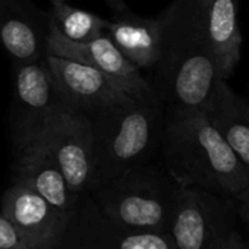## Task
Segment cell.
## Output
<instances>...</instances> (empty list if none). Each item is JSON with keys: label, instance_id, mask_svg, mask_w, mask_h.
<instances>
[{"label": "cell", "instance_id": "obj_1", "mask_svg": "<svg viewBox=\"0 0 249 249\" xmlns=\"http://www.w3.org/2000/svg\"><path fill=\"white\" fill-rule=\"evenodd\" d=\"M160 54L147 71L154 94L166 107L202 110L220 78L208 40L201 0H175L159 17Z\"/></svg>", "mask_w": 249, "mask_h": 249}, {"label": "cell", "instance_id": "obj_2", "mask_svg": "<svg viewBox=\"0 0 249 249\" xmlns=\"http://www.w3.org/2000/svg\"><path fill=\"white\" fill-rule=\"evenodd\" d=\"M160 153L179 186L236 198L249 183V172L199 108L166 107Z\"/></svg>", "mask_w": 249, "mask_h": 249}, {"label": "cell", "instance_id": "obj_3", "mask_svg": "<svg viewBox=\"0 0 249 249\" xmlns=\"http://www.w3.org/2000/svg\"><path fill=\"white\" fill-rule=\"evenodd\" d=\"M166 106L153 92L89 116L94 132L91 189L131 169L154 161L160 153Z\"/></svg>", "mask_w": 249, "mask_h": 249}, {"label": "cell", "instance_id": "obj_4", "mask_svg": "<svg viewBox=\"0 0 249 249\" xmlns=\"http://www.w3.org/2000/svg\"><path fill=\"white\" fill-rule=\"evenodd\" d=\"M179 185L154 161L128 170L88 192L114 224L134 233H170Z\"/></svg>", "mask_w": 249, "mask_h": 249}, {"label": "cell", "instance_id": "obj_5", "mask_svg": "<svg viewBox=\"0 0 249 249\" xmlns=\"http://www.w3.org/2000/svg\"><path fill=\"white\" fill-rule=\"evenodd\" d=\"M236 218L234 198L179 186L170 234L176 249H224Z\"/></svg>", "mask_w": 249, "mask_h": 249}, {"label": "cell", "instance_id": "obj_6", "mask_svg": "<svg viewBox=\"0 0 249 249\" xmlns=\"http://www.w3.org/2000/svg\"><path fill=\"white\" fill-rule=\"evenodd\" d=\"M41 141L59 164L69 189L89 192L94 170V132L88 114L60 103L46 123Z\"/></svg>", "mask_w": 249, "mask_h": 249}, {"label": "cell", "instance_id": "obj_7", "mask_svg": "<svg viewBox=\"0 0 249 249\" xmlns=\"http://www.w3.org/2000/svg\"><path fill=\"white\" fill-rule=\"evenodd\" d=\"M63 103L46 60L14 62L9 135L12 150L41 138L49 116Z\"/></svg>", "mask_w": 249, "mask_h": 249}, {"label": "cell", "instance_id": "obj_8", "mask_svg": "<svg viewBox=\"0 0 249 249\" xmlns=\"http://www.w3.org/2000/svg\"><path fill=\"white\" fill-rule=\"evenodd\" d=\"M59 249H176L170 233H134L110 221L87 192L76 196Z\"/></svg>", "mask_w": 249, "mask_h": 249}, {"label": "cell", "instance_id": "obj_9", "mask_svg": "<svg viewBox=\"0 0 249 249\" xmlns=\"http://www.w3.org/2000/svg\"><path fill=\"white\" fill-rule=\"evenodd\" d=\"M44 60L62 101L88 116L131 98L108 76L92 66L54 54H46Z\"/></svg>", "mask_w": 249, "mask_h": 249}, {"label": "cell", "instance_id": "obj_10", "mask_svg": "<svg viewBox=\"0 0 249 249\" xmlns=\"http://www.w3.org/2000/svg\"><path fill=\"white\" fill-rule=\"evenodd\" d=\"M47 54L78 60L95 68L131 97H144L154 92L142 71L122 54L107 34L91 41L76 43L65 38L50 25Z\"/></svg>", "mask_w": 249, "mask_h": 249}, {"label": "cell", "instance_id": "obj_11", "mask_svg": "<svg viewBox=\"0 0 249 249\" xmlns=\"http://www.w3.org/2000/svg\"><path fill=\"white\" fill-rule=\"evenodd\" d=\"M2 213L31 249H59L68 215L21 182H12L2 196Z\"/></svg>", "mask_w": 249, "mask_h": 249}, {"label": "cell", "instance_id": "obj_12", "mask_svg": "<svg viewBox=\"0 0 249 249\" xmlns=\"http://www.w3.org/2000/svg\"><path fill=\"white\" fill-rule=\"evenodd\" d=\"M50 14L33 0H0V46L14 62H36L47 54Z\"/></svg>", "mask_w": 249, "mask_h": 249}, {"label": "cell", "instance_id": "obj_13", "mask_svg": "<svg viewBox=\"0 0 249 249\" xmlns=\"http://www.w3.org/2000/svg\"><path fill=\"white\" fill-rule=\"evenodd\" d=\"M12 182H21L44 196L56 210L69 215L76 195L69 189L68 182L41 141L31 142L12 150Z\"/></svg>", "mask_w": 249, "mask_h": 249}, {"label": "cell", "instance_id": "obj_14", "mask_svg": "<svg viewBox=\"0 0 249 249\" xmlns=\"http://www.w3.org/2000/svg\"><path fill=\"white\" fill-rule=\"evenodd\" d=\"M208 122L249 172V104L218 79L202 108Z\"/></svg>", "mask_w": 249, "mask_h": 249}, {"label": "cell", "instance_id": "obj_15", "mask_svg": "<svg viewBox=\"0 0 249 249\" xmlns=\"http://www.w3.org/2000/svg\"><path fill=\"white\" fill-rule=\"evenodd\" d=\"M106 34L140 71H148L159 59L161 40L160 18H142L129 9L107 19Z\"/></svg>", "mask_w": 249, "mask_h": 249}, {"label": "cell", "instance_id": "obj_16", "mask_svg": "<svg viewBox=\"0 0 249 249\" xmlns=\"http://www.w3.org/2000/svg\"><path fill=\"white\" fill-rule=\"evenodd\" d=\"M205 28L221 79L233 75L240 60L242 34L237 21V0H201Z\"/></svg>", "mask_w": 249, "mask_h": 249}, {"label": "cell", "instance_id": "obj_17", "mask_svg": "<svg viewBox=\"0 0 249 249\" xmlns=\"http://www.w3.org/2000/svg\"><path fill=\"white\" fill-rule=\"evenodd\" d=\"M49 14L50 25L71 41L85 43L106 34L107 19H103L88 11L71 6L66 2L53 5Z\"/></svg>", "mask_w": 249, "mask_h": 249}, {"label": "cell", "instance_id": "obj_18", "mask_svg": "<svg viewBox=\"0 0 249 249\" xmlns=\"http://www.w3.org/2000/svg\"><path fill=\"white\" fill-rule=\"evenodd\" d=\"M0 249H31L2 213H0Z\"/></svg>", "mask_w": 249, "mask_h": 249}, {"label": "cell", "instance_id": "obj_19", "mask_svg": "<svg viewBox=\"0 0 249 249\" xmlns=\"http://www.w3.org/2000/svg\"><path fill=\"white\" fill-rule=\"evenodd\" d=\"M234 199H236V213H237V218H239L240 221L249 220V183L246 185V188H245Z\"/></svg>", "mask_w": 249, "mask_h": 249}, {"label": "cell", "instance_id": "obj_20", "mask_svg": "<svg viewBox=\"0 0 249 249\" xmlns=\"http://www.w3.org/2000/svg\"><path fill=\"white\" fill-rule=\"evenodd\" d=\"M224 249H249V240L245 239L236 227H233L226 237Z\"/></svg>", "mask_w": 249, "mask_h": 249}, {"label": "cell", "instance_id": "obj_21", "mask_svg": "<svg viewBox=\"0 0 249 249\" xmlns=\"http://www.w3.org/2000/svg\"><path fill=\"white\" fill-rule=\"evenodd\" d=\"M60 2H65V0H52V5H56V3H60ZM104 2L113 9L114 14L128 11V6H126V3L123 2V0H104Z\"/></svg>", "mask_w": 249, "mask_h": 249}, {"label": "cell", "instance_id": "obj_22", "mask_svg": "<svg viewBox=\"0 0 249 249\" xmlns=\"http://www.w3.org/2000/svg\"><path fill=\"white\" fill-rule=\"evenodd\" d=\"M242 223H243V226H245V230H246V236H248V240H249V220H243Z\"/></svg>", "mask_w": 249, "mask_h": 249}, {"label": "cell", "instance_id": "obj_23", "mask_svg": "<svg viewBox=\"0 0 249 249\" xmlns=\"http://www.w3.org/2000/svg\"><path fill=\"white\" fill-rule=\"evenodd\" d=\"M248 104H249V101H248Z\"/></svg>", "mask_w": 249, "mask_h": 249}]
</instances>
